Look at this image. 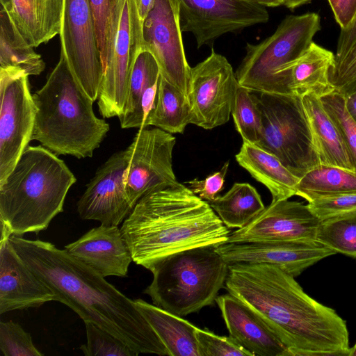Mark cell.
Returning <instances> with one entry per match:
<instances>
[{
	"label": "cell",
	"instance_id": "23",
	"mask_svg": "<svg viewBox=\"0 0 356 356\" xmlns=\"http://www.w3.org/2000/svg\"><path fill=\"white\" fill-rule=\"evenodd\" d=\"M235 157L239 165L268 189L272 202L288 200L296 195L300 178L273 154L255 145L243 142Z\"/></svg>",
	"mask_w": 356,
	"mask_h": 356
},
{
	"label": "cell",
	"instance_id": "3",
	"mask_svg": "<svg viewBox=\"0 0 356 356\" xmlns=\"http://www.w3.org/2000/svg\"><path fill=\"white\" fill-rule=\"evenodd\" d=\"M120 229L133 261L149 270L173 254L217 247L229 236L209 203L179 182L141 197Z\"/></svg>",
	"mask_w": 356,
	"mask_h": 356
},
{
	"label": "cell",
	"instance_id": "6",
	"mask_svg": "<svg viewBox=\"0 0 356 356\" xmlns=\"http://www.w3.org/2000/svg\"><path fill=\"white\" fill-rule=\"evenodd\" d=\"M150 271L153 279L144 293L154 305L182 317L213 304L225 286L229 264L216 246H207L173 254Z\"/></svg>",
	"mask_w": 356,
	"mask_h": 356
},
{
	"label": "cell",
	"instance_id": "12",
	"mask_svg": "<svg viewBox=\"0 0 356 356\" xmlns=\"http://www.w3.org/2000/svg\"><path fill=\"white\" fill-rule=\"evenodd\" d=\"M143 47V22L136 0H122L111 56L103 67L97 97L104 118L119 117L124 109L133 65Z\"/></svg>",
	"mask_w": 356,
	"mask_h": 356
},
{
	"label": "cell",
	"instance_id": "11",
	"mask_svg": "<svg viewBox=\"0 0 356 356\" xmlns=\"http://www.w3.org/2000/svg\"><path fill=\"white\" fill-rule=\"evenodd\" d=\"M59 36L60 53L84 91L96 101L103 66L89 0H63Z\"/></svg>",
	"mask_w": 356,
	"mask_h": 356
},
{
	"label": "cell",
	"instance_id": "31",
	"mask_svg": "<svg viewBox=\"0 0 356 356\" xmlns=\"http://www.w3.org/2000/svg\"><path fill=\"white\" fill-rule=\"evenodd\" d=\"M296 190V195L308 202L323 197L356 193V171L319 164L299 179Z\"/></svg>",
	"mask_w": 356,
	"mask_h": 356
},
{
	"label": "cell",
	"instance_id": "4",
	"mask_svg": "<svg viewBox=\"0 0 356 356\" xmlns=\"http://www.w3.org/2000/svg\"><path fill=\"white\" fill-rule=\"evenodd\" d=\"M33 99L35 118L32 140L39 141L57 156H92L110 127L95 114L94 102L77 81L62 53Z\"/></svg>",
	"mask_w": 356,
	"mask_h": 356
},
{
	"label": "cell",
	"instance_id": "37",
	"mask_svg": "<svg viewBox=\"0 0 356 356\" xmlns=\"http://www.w3.org/2000/svg\"><path fill=\"white\" fill-rule=\"evenodd\" d=\"M0 350L5 356H42L31 336L12 321L0 323Z\"/></svg>",
	"mask_w": 356,
	"mask_h": 356
},
{
	"label": "cell",
	"instance_id": "21",
	"mask_svg": "<svg viewBox=\"0 0 356 356\" xmlns=\"http://www.w3.org/2000/svg\"><path fill=\"white\" fill-rule=\"evenodd\" d=\"M229 337L254 355L287 356V348L248 307L228 293L216 299Z\"/></svg>",
	"mask_w": 356,
	"mask_h": 356
},
{
	"label": "cell",
	"instance_id": "19",
	"mask_svg": "<svg viewBox=\"0 0 356 356\" xmlns=\"http://www.w3.org/2000/svg\"><path fill=\"white\" fill-rule=\"evenodd\" d=\"M10 236L1 234L0 314L57 301L49 286L17 254L10 241Z\"/></svg>",
	"mask_w": 356,
	"mask_h": 356
},
{
	"label": "cell",
	"instance_id": "2",
	"mask_svg": "<svg viewBox=\"0 0 356 356\" xmlns=\"http://www.w3.org/2000/svg\"><path fill=\"white\" fill-rule=\"evenodd\" d=\"M26 264L55 293L57 301L140 353L169 355L165 346L131 300L88 266L53 243L11 235Z\"/></svg>",
	"mask_w": 356,
	"mask_h": 356
},
{
	"label": "cell",
	"instance_id": "33",
	"mask_svg": "<svg viewBox=\"0 0 356 356\" xmlns=\"http://www.w3.org/2000/svg\"><path fill=\"white\" fill-rule=\"evenodd\" d=\"M102 66L108 62L113 49L122 0H89Z\"/></svg>",
	"mask_w": 356,
	"mask_h": 356
},
{
	"label": "cell",
	"instance_id": "29",
	"mask_svg": "<svg viewBox=\"0 0 356 356\" xmlns=\"http://www.w3.org/2000/svg\"><path fill=\"white\" fill-rule=\"evenodd\" d=\"M13 67L28 76L39 75L45 68L41 56L20 34L8 13L0 8V68Z\"/></svg>",
	"mask_w": 356,
	"mask_h": 356
},
{
	"label": "cell",
	"instance_id": "30",
	"mask_svg": "<svg viewBox=\"0 0 356 356\" xmlns=\"http://www.w3.org/2000/svg\"><path fill=\"white\" fill-rule=\"evenodd\" d=\"M209 203L228 228L244 227L266 208L256 188L248 183H234L225 195Z\"/></svg>",
	"mask_w": 356,
	"mask_h": 356
},
{
	"label": "cell",
	"instance_id": "32",
	"mask_svg": "<svg viewBox=\"0 0 356 356\" xmlns=\"http://www.w3.org/2000/svg\"><path fill=\"white\" fill-rule=\"evenodd\" d=\"M316 240L336 253L356 259V211L320 221Z\"/></svg>",
	"mask_w": 356,
	"mask_h": 356
},
{
	"label": "cell",
	"instance_id": "24",
	"mask_svg": "<svg viewBox=\"0 0 356 356\" xmlns=\"http://www.w3.org/2000/svg\"><path fill=\"white\" fill-rule=\"evenodd\" d=\"M301 100L320 163L355 170L343 141L319 98L305 95Z\"/></svg>",
	"mask_w": 356,
	"mask_h": 356
},
{
	"label": "cell",
	"instance_id": "38",
	"mask_svg": "<svg viewBox=\"0 0 356 356\" xmlns=\"http://www.w3.org/2000/svg\"><path fill=\"white\" fill-rule=\"evenodd\" d=\"M330 81L345 96L356 92V40L346 52L335 56Z\"/></svg>",
	"mask_w": 356,
	"mask_h": 356
},
{
	"label": "cell",
	"instance_id": "8",
	"mask_svg": "<svg viewBox=\"0 0 356 356\" xmlns=\"http://www.w3.org/2000/svg\"><path fill=\"white\" fill-rule=\"evenodd\" d=\"M251 94L261 120V134L255 145L275 156L300 179L321 164L301 97L255 91Z\"/></svg>",
	"mask_w": 356,
	"mask_h": 356
},
{
	"label": "cell",
	"instance_id": "7",
	"mask_svg": "<svg viewBox=\"0 0 356 356\" xmlns=\"http://www.w3.org/2000/svg\"><path fill=\"white\" fill-rule=\"evenodd\" d=\"M320 29L317 13L286 17L271 35L246 44L245 55L235 72L238 84L251 91L293 95L291 70Z\"/></svg>",
	"mask_w": 356,
	"mask_h": 356
},
{
	"label": "cell",
	"instance_id": "27",
	"mask_svg": "<svg viewBox=\"0 0 356 356\" xmlns=\"http://www.w3.org/2000/svg\"><path fill=\"white\" fill-rule=\"evenodd\" d=\"M160 75V68L154 56L142 48L133 65L125 104L118 117L121 128L143 127L145 117L143 101L148 95L156 91Z\"/></svg>",
	"mask_w": 356,
	"mask_h": 356
},
{
	"label": "cell",
	"instance_id": "46",
	"mask_svg": "<svg viewBox=\"0 0 356 356\" xmlns=\"http://www.w3.org/2000/svg\"><path fill=\"white\" fill-rule=\"evenodd\" d=\"M264 7H277L282 5V0H245Z\"/></svg>",
	"mask_w": 356,
	"mask_h": 356
},
{
	"label": "cell",
	"instance_id": "5",
	"mask_svg": "<svg viewBox=\"0 0 356 356\" xmlns=\"http://www.w3.org/2000/svg\"><path fill=\"white\" fill-rule=\"evenodd\" d=\"M76 179L63 160L41 145L25 149L0 183L1 229L10 235L38 233L63 211Z\"/></svg>",
	"mask_w": 356,
	"mask_h": 356
},
{
	"label": "cell",
	"instance_id": "35",
	"mask_svg": "<svg viewBox=\"0 0 356 356\" xmlns=\"http://www.w3.org/2000/svg\"><path fill=\"white\" fill-rule=\"evenodd\" d=\"M232 115L235 128L243 142L256 145L259 141L261 120L259 110L252 96L251 90L239 85L235 96Z\"/></svg>",
	"mask_w": 356,
	"mask_h": 356
},
{
	"label": "cell",
	"instance_id": "39",
	"mask_svg": "<svg viewBox=\"0 0 356 356\" xmlns=\"http://www.w3.org/2000/svg\"><path fill=\"white\" fill-rule=\"evenodd\" d=\"M195 334L200 356H254L229 336H218L199 327Z\"/></svg>",
	"mask_w": 356,
	"mask_h": 356
},
{
	"label": "cell",
	"instance_id": "25",
	"mask_svg": "<svg viewBox=\"0 0 356 356\" xmlns=\"http://www.w3.org/2000/svg\"><path fill=\"white\" fill-rule=\"evenodd\" d=\"M134 300L137 309L165 346L170 356H200L195 334L197 327L154 304L140 298Z\"/></svg>",
	"mask_w": 356,
	"mask_h": 356
},
{
	"label": "cell",
	"instance_id": "47",
	"mask_svg": "<svg viewBox=\"0 0 356 356\" xmlns=\"http://www.w3.org/2000/svg\"><path fill=\"white\" fill-rule=\"evenodd\" d=\"M309 1H311V0H282V5L293 10Z\"/></svg>",
	"mask_w": 356,
	"mask_h": 356
},
{
	"label": "cell",
	"instance_id": "10",
	"mask_svg": "<svg viewBox=\"0 0 356 356\" xmlns=\"http://www.w3.org/2000/svg\"><path fill=\"white\" fill-rule=\"evenodd\" d=\"M238 86L231 64L212 49L206 59L191 68L187 97L191 124L212 129L227 123Z\"/></svg>",
	"mask_w": 356,
	"mask_h": 356
},
{
	"label": "cell",
	"instance_id": "20",
	"mask_svg": "<svg viewBox=\"0 0 356 356\" xmlns=\"http://www.w3.org/2000/svg\"><path fill=\"white\" fill-rule=\"evenodd\" d=\"M64 249L102 277H124L133 261L129 247L118 226L102 225Z\"/></svg>",
	"mask_w": 356,
	"mask_h": 356
},
{
	"label": "cell",
	"instance_id": "44",
	"mask_svg": "<svg viewBox=\"0 0 356 356\" xmlns=\"http://www.w3.org/2000/svg\"><path fill=\"white\" fill-rule=\"evenodd\" d=\"M136 1L140 18L143 23L147 15L153 8L155 0H136Z\"/></svg>",
	"mask_w": 356,
	"mask_h": 356
},
{
	"label": "cell",
	"instance_id": "42",
	"mask_svg": "<svg viewBox=\"0 0 356 356\" xmlns=\"http://www.w3.org/2000/svg\"><path fill=\"white\" fill-rule=\"evenodd\" d=\"M341 31L348 29L356 18V0H327Z\"/></svg>",
	"mask_w": 356,
	"mask_h": 356
},
{
	"label": "cell",
	"instance_id": "34",
	"mask_svg": "<svg viewBox=\"0 0 356 356\" xmlns=\"http://www.w3.org/2000/svg\"><path fill=\"white\" fill-rule=\"evenodd\" d=\"M321 104L336 126L356 171V121L346 106L345 95L334 90L319 97Z\"/></svg>",
	"mask_w": 356,
	"mask_h": 356
},
{
	"label": "cell",
	"instance_id": "40",
	"mask_svg": "<svg viewBox=\"0 0 356 356\" xmlns=\"http://www.w3.org/2000/svg\"><path fill=\"white\" fill-rule=\"evenodd\" d=\"M308 207L319 221L356 211V193L315 199Z\"/></svg>",
	"mask_w": 356,
	"mask_h": 356
},
{
	"label": "cell",
	"instance_id": "22",
	"mask_svg": "<svg viewBox=\"0 0 356 356\" xmlns=\"http://www.w3.org/2000/svg\"><path fill=\"white\" fill-rule=\"evenodd\" d=\"M20 34L32 47L59 34L63 0H0Z\"/></svg>",
	"mask_w": 356,
	"mask_h": 356
},
{
	"label": "cell",
	"instance_id": "16",
	"mask_svg": "<svg viewBox=\"0 0 356 356\" xmlns=\"http://www.w3.org/2000/svg\"><path fill=\"white\" fill-rule=\"evenodd\" d=\"M131 154L130 144L98 168L77 202L81 218L118 226L129 214L133 207L125 190V176Z\"/></svg>",
	"mask_w": 356,
	"mask_h": 356
},
{
	"label": "cell",
	"instance_id": "43",
	"mask_svg": "<svg viewBox=\"0 0 356 356\" xmlns=\"http://www.w3.org/2000/svg\"><path fill=\"white\" fill-rule=\"evenodd\" d=\"M355 40L356 18L348 29L341 31L335 56H339L346 52Z\"/></svg>",
	"mask_w": 356,
	"mask_h": 356
},
{
	"label": "cell",
	"instance_id": "45",
	"mask_svg": "<svg viewBox=\"0 0 356 356\" xmlns=\"http://www.w3.org/2000/svg\"><path fill=\"white\" fill-rule=\"evenodd\" d=\"M345 98L346 109L356 121V92L345 96Z\"/></svg>",
	"mask_w": 356,
	"mask_h": 356
},
{
	"label": "cell",
	"instance_id": "13",
	"mask_svg": "<svg viewBox=\"0 0 356 356\" xmlns=\"http://www.w3.org/2000/svg\"><path fill=\"white\" fill-rule=\"evenodd\" d=\"M177 1L181 31L194 35L197 48L269 19L266 7L245 0Z\"/></svg>",
	"mask_w": 356,
	"mask_h": 356
},
{
	"label": "cell",
	"instance_id": "26",
	"mask_svg": "<svg viewBox=\"0 0 356 356\" xmlns=\"http://www.w3.org/2000/svg\"><path fill=\"white\" fill-rule=\"evenodd\" d=\"M335 54L312 42L293 65L289 87L293 95H313L318 98L335 90L330 81V72Z\"/></svg>",
	"mask_w": 356,
	"mask_h": 356
},
{
	"label": "cell",
	"instance_id": "36",
	"mask_svg": "<svg viewBox=\"0 0 356 356\" xmlns=\"http://www.w3.org/2000/svg\"><path fill=\"white\" fill-rule=\"evenodd\" d=\"M87 342L80 349L86 356H137L125 342L92 322H85Z\"/></svg>",
	"mask_w": 356,
	"mask_h": 356
},
{
	"label": "cell",
	"instance_id": "18",
	"mask_svg": "<svg viewBox=\"0 0 356 356\" xmlns=\"http://www.w3.org/2000/svg\"><path fill=\"white\" fill-rule=\"evenodd\" d=\"M319 222L308 204L289 199L271 202L249 224L229 234L226 243L316 239Z\"/></svg>",
	"mask_w": 356,
	"mask_h": 356
},
{
	"label": "cell",
	"instance_id": "41",
	"mask_svg": "<svg viewBox=\"0 0 356 356\" xmlns=\"http://www.w3.org/2000/svg\"><path fill=\"white\" fill-rule=\"evenodd\" d=\"M229 161L225 163L222 168L203 180L194 179L185 182L188 187L201 199L211 202L224 188L225 178L228 170Z\"/></svg>",
	"mask_w": 356,
	"mask_h": 356
},
{
	"label": "cell",
	"instance_id": "9",
	"mask_svg": "<svg viewBox=\"0 0 356 356\" xmlns=\"http://www.w3.org/2000/svg\"><path fill=\"white\" fill-rule=\"evenodd\" d=\"M0 183L13 170L29 143L35 118L29 76L17 68H0Z\"/></svg>",
	"mask_w": 356,
	"mask_h": 356
},
{
	"label": "cell",
	"instance_id": "17",
	"mask_svg": "<svg viewBox=\"0 0 356 356\" xmlns=\"http://www.w3.org/2000/svg\"><path fill=\"white\" fill-rule=\"evenodd\" d=\"M216 251L229 265L266 264L296 277L305 269L336 252L316 239L225 243Z\"/></svg>",
	"mask_w": 356,
	"mask_h": 356
},
{
	"label": "cell",
	"instance_id": "15",
	"mask_svg": "<svg viewBox=\"0 0 356 356\" xmlns=\"http://www.w3.org/2000/svg\"><path fill=\"white\" fill-rule=\"evenodd\" d=\"M177 0H155L143 23V49L149 51L161 74L187 95L189 66L184 51Z\"/></svg>",
	"mask_w": 356,
	"mask_h": 356
},
{
	"label": "cell",
	"instance_id": "1",
	"mask_svg": "<svg viewBox=\"0 0 356 356\" xmlns=\"http://www.w3.org/2000/svg\"><path fill=\"white\" fill-rule=\"evenodd\" d=\"M281 340L287 356H348L346 321L307 295L295 277L266 264L229 265L225 286Z\"/></svg>",
	"mask_w": 356,
	"mask_h": 356
},
{
	"label": "cell",
	"instance_id": "48",
	"mask_svg": "<svg viewBox=\"0 0 356 356\" xmlns=\"http://www.w3.org/2000/svg\"><path fill=\"white\" fill-rule=\"evenodd\" d=\"M348 356H356V343L352 348H350Z\"/></svg>",
	"mask_w": 356,
	"mask_h": 356
},
{
	"label": "cell",
	"instance_id": "14",
	"mask_svg": "<svg viewBox=\"0 0 356 356\" xmlns=\"http://www.w3.org/2000/svg\"><path fill=\"white\" fill-rule=\"evenodd\" d=\"M176 138L159 128H140L131 145L125 190L131 207L144 195L178 183L172 168Z\"/></svg>",
	"mask_w": 356,
	"mask_h": 356
},
{
	"label": "cell",
	"instance_id": "28",
	"mask_svg": "<svg viewBox=\"0 0 356 356\" xmlns=\"http://www.w3.org/2000/svg\"><path fill=\"white\" fill-rule=\"evenodd\" d=\"M189 124L191 111L187 95L161 74L154 102L143 127L154 126L172 134H182Z\"/></svg>",
	"mask_w": 356,
	"mask_h": 356
}]
</instances>
